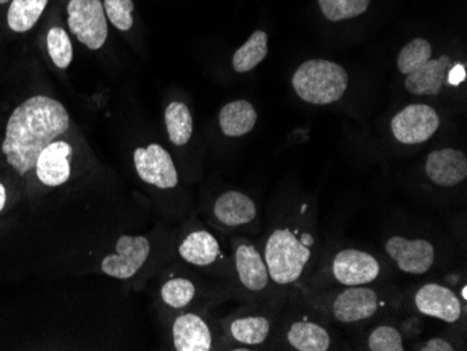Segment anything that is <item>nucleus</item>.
Here are the masks:
<instances>
[{"label":"nucleus","mask_w":467,"mask_h":351,"mask_svg":"<svg viewBox=\"0 0 467 351\" xmlns=\"http://www.w3.org/2000/svg\"><path fill=\"white\" fill-rule=\"evenodd\" d=\"M70 118L62 102L36 96L21 102L6 125L2 153L13 169L25 177L36 169L39 154L69 129Z\"/></svg>","instance_id":"1"},{"label":"nucleus","mask_w":467,"mask_h":351,"mask_svg":"<svg viewBox=\"0 0 467 351\" xmlns=\"http://www.w3.org/2000/svg\"><path fill=\"white\" fill-rule=\"evenodd\" d=\"M291 83L304 101L315 106H327L345 96L348 75L346 69L335 62L311 59L296 70Z\"/></svg>","instance_id":"2"},{"label":"nucleus","mask_w":467,"mask_h":351,"mask_svg":"<svg viewBox=\"0 0 467 351\" xmlns=\"http://www.w3.org/2000/svg\"><path fill=\"white\" fill-rule=\"evenodd\" d=\"M311 256V248L300 235L290 229H279L270 234L264 259L270 280L290 285L303 276Z\"/></svg>","instance_id":"3"},{"label":"nucleus","mask_w":467,"mask_h":351,"mask_svg":"<svg viewBox=\"0 0 467 351\" xmlns=\"http://www.w3.org/2000/svg\"><path fill=\"white\" fill-rule=\"evenodd\" d=\"M67 25L83 46L97 51L109 36V25L101 0H69Z\"/></svg>","instance_id":"4"},{"label":"nucleus","mask_w":467,"mask_h":351,"mask_svg":"<svg viewBox=\"0 0 467 351\" xmlns=\"http://www.w3.org/2000/svg\"><path fill=\"white\" fill-rule=\"evenodd\" d=\"M440 128V117L432 107L411 104L393 117L390 129L396 140L403 144H420L430 140Z\"/></svg>","instance_id":"5"},{"label":"nucleus","mask_w":467,"mask_h":351,"mask_svg":"<svg viewBox=\"0 0 467 351\" xmlns=\"http://www.w3.org/2000/svg\"><path fill=\"white\" fill-rule=\"evenodd\" d=\"M133 160L139 177L149 185L159 190H172L180 182L171 156L160 144L136 149Z\"/></svg>","instance_id":"6"},{"label":"nucleus","mask_w":467,"mask_h":351,"mask_svg":"<svg viewBox=\"0 0 467 351\" xmlns=\"http://www.w3.org/2000/svg\"><path fill=\"white\" fill-rule=\"evenodd\" d=\"M150 255V243L143 235H122L117 243V253L105 256L101 271L115 279L135 276Z\"/></svg>","instance_id":"7"},{"label":"nucleus","mask_w":467,"mask_h":351,"mask_svg":"<svg viewBox=\"0 0 467 351\" xmlns=\"http://www.w3.org/2000/svg\"><path fill=\"white\" fill-rule=\"evenodd\" d=\"M379 295L364 285L348 287L329 304V313L340 324H358L371 319L379 309Z\"/></svg>","instance_id":"8"},{"label":"nucleus","mask_w":467,"mask_h":351,"mask_svg":"<svg viewBox=\"0 0 467 351\" xmlns=\"http://www.w3.org/2000/svg\"><path fill=\"white\" fill-rule=\"evenodd\" d=\"M332 276L346 287L366 285L379 277L380 263L371 253L348 248L336 253L332 261Z\"/></svg>","instance_id":"9"},{"label":"nucleus","mask_w":467,"mask_h":351,"mask_svg":"<svg viewBox=\"0 0 467 351\" xmlns=\"http://www.w3.org/2000/svg\"><path fill=\"white\" fill-rule=\"evenodd\" d=\"M385 253L395 262L399 271L414 276L426 274L435 262L434 245L422 238L408 240L393 235L385 243Z\"/></svg>","instance_id":"10"},{"label":"nucleus","mask_w":467,"mask_h":351,"mask_svg":"<svg viewBox=\"0 0 467 351\" xmlns=\"http://www.w3.org/2000/svg\"><path fill=\"white\" fill-rule=\"evenodd\" d=\"M414 305L422 315L437 318L447 324H455L463 313L458 295L445 285L430 283L417 290Z\"/></svg>","instance_id":"11"},{"label":"nucleus","mask_w":467,"mask_h":351,"mask_svg":"<svg viewBox=\"0 0 467 351\" xmlns=\"http://www.w3.org/2000/svg\"><path fill=\"white\" fill-rule=\"evenodd\" d=\"M426 175L438 187H456L467 177L466 154L452 148L432 151L427 157Z\"/></svg>","instance_id":"12"},{"label":"nucleus","mask_w":467,"mask_h":351,"mask_svg":"<svg viewBox=\"0 0 467 351\" xmlns=\"http://www.w3.org/2000/svg\"><path fill=\"white\" fill-rule=\"evenodd\" d=\"M70 156L72 148L67 141H52L47 146L36 162L38 180L47 187H60L70 178Z\"/></svg>","instance_id":"13"},{"label":"nucleus","mask_w":467,"mask_h":351,"mask_svg":"<svg viewBox=\"0 0 467 351\" xmlns=\"http://www.w3.org/2000/svg\"><path fill=\"white\" fill-rule=\"evenodd\" d=\"M452 67V59L448 55L427 60L419 69L406 76V88L416 96H438L443 85L448 83Z\"/></svg>","instance_id":"14"},{"label":"nucleus","mask_w":467,"mask_h":351,"mask_svg":"<svg viewBox=\"0 0 467 351\" xmlns=\"http://www.w3.org/2000/svg\"><path fill=\"white\" fill-rule=\"evenodd\" d=\"M172 340L178 351H209L213 345V335L202 316L183 314L172 325Z\"/></svg>","instance_id":"15"},{"label":"nucleus","mask_w":467,"mask_h":351,"mask_svg":"<svg viewBox=\"0 0 467 351\" xmlns=\"http://www.w3.org/2000/svg\"><path fill=\"white\" fill-rule=\"evenodd\" d=\"M235 269L241 284L252 293H262L269 285L266 262L252 243H240L235 250Z\"/></svg>","instance_id":"16"},{"label":"nucleus","mask_w":467,"mask_h":351,"mask_svg":"<svg viewBox=\"0 0 467 351\" xmlns=\"http://www.w3.org/2000/svg\"><path fill=\"white\" fill-rule=\"evenodd\" d=\"M214 216L228 227H240L256 219V203L245 193L227 191L217 198L213 208Z\"/></svg>","instance_id":"17"},{"label":"nucleus","mask_w":467,"mask_h":351,"mask_svg":"<svg viewBox=\"0 0 467 351\" xmlns=\"http://www.w3.org/2000/svg\"><path fill=\"white\" fill-rule=\"evenodd\" d=\"M180 255L193 266L206 267L213 264L222 255L216 238L204 230L191 232L181 243Z\"/></svg>","instance_id":"18"},{"label":"nucleus","mask_w":467,"mask_h":351,"mask_svg":"<svg viewBox=\"0 0 467 351\" xmlns=\"http://www.w3.org/2000/svg\"><path fill=\"white\" fill-rule=\"evenodd\" d=\"M285 339L291 347L298 351H327L332 346L329 332L317 322L306 319L293 322L287 327Z\"/></svg>","instance_id":"19"},{"label":"nucleus","mask_w":467,"mask_h":351,"mask_svg":"<svg viewBox=\"0 0 467 351\" xmlns=\"http://www.w3.org/2000/svg\"><path fill=\"white\" fill-rule=\"evenodd\" d=\"M220 128L228 138L248 135L258 120V114L251 102L245 99L228 102L220 111Z\"/></svg>","instance_id":"20"},{"label":"nucleus","mask_w":467,"mask_h":351,"mask_svg":"<svg viewBox=\"0 0 467 351\" xmlns=\"http://www.w3.org/2000/svg\"><path fill=\"white\" fill-rule=\"evenodd\" d=\"M272 332V321L267 316L251 315L231 322L230 334L244 346H259L266 342Z\"/></svg>","instance_id":"21"},{"label":"nucleus","mask_w":467,"mask_h":351,"mask_svg":"<svg viewBox=\"0 0 467 351\" xmlns=\"http://www.w3.org/2000/svg\"><path fill=\"white\" fill-rule=\"evenodd\" d=\"M48 0H12L7 12V25L15 33H27L38 23Z\"/></svg>","instance_id":"22"},{"label":"nucleus","mask_w":467,"mask_h":351,"mask_svg":"<svg viewBox=\"0 0 467 351\" xmlns=\"http://www.w3.org/2000/svg\"><path fill=\"white\" fill-rule=\"evenodd\" d=\"M165 127L168 138L175 146H185L193 132V120L188 106L183 102H171L165 109Z\"/></svg>","instance_id":"23"},{"label":"nucleus","mask_w":467,"mask_h":351,"mask_svg":"<svg viewBox=\"0 0 467 351\" xmlns=\"http://www.w3.org/2000/svg\"><path fill=\"white\" fill-rule=\"evenodd\" d=\"M267 52V34L265 31H254L251 38L234 55V69L238 73L251 72L266 57Z\"/></svg>","instance_id":"24"},{"label":"nucleus","mask_w":467,"mask_h":351,"mask_svg":"<svg viewBox=\"0 0 467 351\" xmlns=\"http://www.w3.org/2000/svg\"><path fill=\"white\" fill-rule=\"evenodd\" d=\"M431 44L424 38H414L413 41L403 46L398 57V69L401 75L419 69L427 60L431 59Z\"/></svg>","instance_id":"25"},{"label":"nucleus","mask_w":467,"mask_h":351,"mask_svg":"<svg viewBox=\"0 0 467 351\" xmlns=\"http://www.w3.org/2000/svg\"><path fill=\"white\" fill-rule=\"evenodd\" d=\"M196 287L185 277H175L165 282L161 287V298L165 305L172 309H182L192 303Z\"/></svg>","instance_id":"26"},{"label":"nucleus","mask_w":467,"mask_h":351,"mask_svg":"<svg viewBox=\"0 0 467 351\" xmlns=\"http://www.w3.org/2000/svg\"><path fill=\"white\" fill-rule=\"evenodd\" d=\"M47 46L55 67L67 69L73 60V46L67 31L62 27H52L47 36Z\"/></svg>","instance_id":"27"},{"label":"nucleus","mask_w":467,"mask_h":351,"mask_svg":"<svg viewBox=\"0 0 467 351\" xmlns=\"http://www.w3.org/2000/svg\"><path fill=\"white\" fill-rule=\"evenodd\" d=\"M371 0H319L322 13L330 22H340L363 15Z\"/></svg>","instance_id":"28"},{"label":"nucleus","mask_w":467,"mask_h":351,"mask_svg":"<svg viewBox=\"0 0 467 351\" xmlns=\"http://www.w3.org/2000/svg\"><path fill=\"white\" fill-rule=\"evenodd\" d=\"M368 348L371 351H403L405 343L403 336L395 326L382 325L375 327L368 336Z\"/></svg>","instance_id":"29"},{"label":"nucleus","mask_w":467,"mask_h":351,"mask_svg":"<svg viewBox=\"0 0 467 351\" xmlns=\"http://www.w3.org/2000/svg\"><path fill=\"white\" fill-rule=\"evenodd\" d=\"M132 0H105V15L120 31H130L133 26Z\"/></svg>","instance_id":"30"},{"label":"nucleus","mask_w":467,"mask_h":351,"mask_svg":"<svg viewBox=\"0 0 467 351\" xmlns=\"http://www.w3.org/2000/svg\"><path fill=\"white\" fill-rule=\"evenodd\" d=\"M420 350L422 351H453L455 347H453L452 343L448 342V340L442 339V337H434V339L429 340V342L424 343L421 346Z\"/></svg>","instance_id":"31"},{"label":"nucleus","mask_w":467,"mask_h":351,"mask_svg":"<svg viewBox=\"0 0 467 351\" xmlns=\"http://www.w3.org/2000/svg\"><path fill=\"white\" fill-rule=\"evenodd\" d=\"M464 78H466V69L463 65H453L450 75H448V85L459 86L463 83Z\"/></svg>","instance_id":"32"},{"label":"nucleus","mask_w":467,"mask_h":351,"mask_svg":"<svg viewBox=\"0 0 467 351\" xmlns=\"http://www.w3.org/2000/svg\"><path fill=\"white\" fill-rule=\"evenodd\" d=\"M6 190H5L4 185L0 183V212L4 211L5 204H6Z\"/></svg>","instance_id":"33"},{"label":"nucleus","mask_w":467,"mask_h":351,"mask_svg":"<svg viewBox=\"0 0 467 351\" xmlns=\"http://www.w3.org/2000/svg\"><path fill=\"white\" fill-rule=\"evenodd\" d=\"M462 297L466 300V287L462 288Z\"/></svg>","instance_id":"34"},{"label":"nucleus","mask_w":467,"mask_h":351,"mask_svg":"<svg viewBox=\"0 0 467 351\" xmlns=\"http://www.w3.org/2000/svg\"><path fill=\"white\" fill-rule=\"evenodd\" d=\"M9 2H12V0H0V5H6L9 4Z\"/></svg>","instance_id":"35"}]
</instances>
